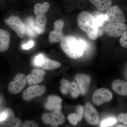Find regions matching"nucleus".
<instances>
[{
    "mask_svg": "<svg viewBox=\"0 0 127 127\" xmlns=\"http://www.w3.org/2000/svg\"><path fill=\"white\" fill-rule=\"evenodd\" d=\"M42 122L46 124H50L53 127L62 125L65 122V116L60 110L49 113L43 114L42 116Z\"/></svg>",
    "mask_w": 127,
    "mask_h": 127,
    "instance_id": "20e7f679",
    "label": "nucleus"
},
{
    "mask_svg": "<svg viewBox=\"0 0 127 127\" xmlns=\"http://www.w3.org/2000/svg\"><path fill=\"white\" fill-rule=\"evenodd\" d=\"M61 86L60 87V91L64 95H66L69 92L70 83L67 80L63 79L61 82Z\"/></svg>",
    "mask_w": 127,
    "mask_h": 127,
    "instance_id": "5701e85b",
    "label": "nucleus"
},
{
    "mask_svg": "<svg viewBox=\"0 0 127 127\" xmlns=\"http://www.w3.org/2000/svg\"><path fill=\"white\" fill-rule=\"evenodd\" d=\"M95 22L99 28V27H101L104 24V22H106V15L102 14V13H100V14H96L94 16Z\"/></svg>",
    "mask_w": 127,
    "mask_h": 127,
    "instance_id": "b1692460",
    "label": "nucleus"
},
{
    "mask_svg": "<svg viewBox=\"0 0 127 127\" xmlns=\"http://www.w3.org/2000/svg\"><path fill=\"white\" fill-rule=\"evenodd\" d=\"M27 22L28 24L37 34H42L45 32V27H41L37 25L34 19L31 17L28 18Z\"/></svg>",
    "mask_w": 127,
    "mask_h": 127,
    "instance_id": "412c9836",
    "label": "nucleus"
},
{
    "mask_svg": "<svg viewBox=\"0 0 127 127\" xmlns=\"http://www.w3.org/2000/svg\"><path fill=\"white\" fill-rule=\"evenodd\" d=\"M10 40V35L9 32L0 29V52H4L8 50Z\"/></svg>",
    "mask_w": 127,
    "mask_h": 127,
    "instance_id": "2eb2a0df",
    "label": "nucleus"
},
{
    "mask_svg": "<svg viewBox=\"0 0 127 127\" xmlns=\"http://www.w3.org/2000/svg\"><path fill=\"white\" fill-rule=\"evenodd\" d=\"M46 72L41 69H34L31 74L27 76V82L28 85H35L43 81Z\"/></svg>",
    "mask_w": 127,
    "mask_h": 127,
    "instance_id": "4468645a",
    "label": "nucleus"
},
{
    "mask_svg": "<svg viewBox=\"0 0 127 127\" xmlns=\"http://www.w3.org/2000/svg\"><path fill=\"white\" fill-rule=\"evenodd\" d=\"M118 120L120 123L127 125V113H120L118 116Z\"/></svg>",
    "mask_w": 127,
    "mask_h": 127,
    "instance_id": "2f4dec72",
    "label": "nucleus"
},
{
    "mask_svg": "<svg viewBox=\"0 0 127 127\" xmlns=\"http://www.w3.org/2000/svg\"><path fill=\"white\" fill-rule=\"evenodd\" d=\"M65 23L62 20H59L56 21L54 23V29H59L62 30L64 27Z\"/></svg>",
    "mask_w": 127,
    "mask_h": 127,
    "instance_id": "473e14b6",
    "label": "nucleus"
},
{
    "mask_svg": "<svg viewBox=\"0 0 127 127\" xmlns=\"http://www.w3.org/2000/svg\"><path fill=\"white\" fill-rule=\"evenodd\" d=\"M91 3L100 11H104L111 7L112 0H90Z\"/></svg>",
    "mask_w": 127,
    "mask_h": 127,
    "instance_id": "a211bd4d",
    "label": "nucleus"
},
{
    "mask_svg": "<svg viewBox=\"0 0 127 127\" xmlns=\"http://www.w3.org/2000/svg\"><path fill=\"white\" fill-rule=\"evenodd\" d=\"M69 92L72 97H77L80 93V90L77 84L74 82L70 83L69 89Z\"/></svg>",
    "mask_w": 127,
    "mask_h": 127,
    "instance_id": "4be33fe9",
    "label": "nucleus"
},
{
    "mask_svg": "<svg viewBox=\"0 0 127 127\" xmlns=\"http://www.w3.org/2000/svg\"><path fill=\"white\" fill-rule=\"evenodd\" d=\"M34 44H35V43H34V41H30L27 43L23 44L22 45V48L23 50H29L32 47H33Z\"/></svg>",
    "mask_w": 127,
    "mask_h": 127,
    "instance_id": "72a5a7b5",
    "label": "nucleus"
},
{
    "mask_svg": "<svg viewBox=\"0 0 127 127\" xmlns=\"http://www.w3.org/2000/svg\"><path fill=\"white\" fill-rule=\"evenodd\" d=\"M21 127H39L37 124L34 120H26L24 122L22 125Z\"/></svg>",
    "mask_w": 127,
    "mask_h": 127,
    "instance_id": "c756f323",
    "label": "nucleus"
},
{
    "mask_svg": "<svg viewBox=\"0 0 127 127\" xmlns=\"http://www.w3.org/2000/svg\"><path fill=\"white\" fill-rule=\"evenodd\" d=\"M42 9H43V12L44 14H45L48 11V9L50 8V5L48 2H44L42 4Z\"/></svg>",
    "mask_w": 127,
    "mask_h": 127,
    "instance_id": "f704fd0d",
    "label": "nucleus"
},
{
    "mask_svg": "<svg viewBox=\"0 0 127 127\" xmlns=\"http://www.w3.org/2000/svg\"><path fill=\"white\" fill-rule=\"evenodd\" d=\"M120 43L122 46L127 48V31H125L122 35L120 40Z\"/></svg>",
    "mask_w": 127,
    "mask_h": 127,
    "instance_id": "c85d7f7f",
    "label": "nucleus"
},
{
    "mask_svg": "<svg viewBox=\"0 0 127 127\" xmlns=\"http://www.w3.org/2000/svg\"><path fill=\"white\" fill-rule=\"evenodd\" d=\"M62 100L60 97L56 95H50L47 97V100L45 104V107L50 111H61L62 108Z\"/></svg>",
    "mask_w": 127,
    "mask_h": 127,
    "instance_id": "ddd939ff",
    "label": "nucleus"
},
{
    "mask_svg": "<svg viewBox=\"0 0 127 127\" xmlns=\"http://www.w3.org/2000/svg\"><path fill=\"white\" fill-rule=\"evenodd\" d=\"M84 113L85 119L89 124L96 125L98 123L99 120L98 113L92 104L89 103L86 104Z\"/></svg>",
    "mask_w": 127,
    "mask_h": 127,
    "instance_id": "9d476101",
    "label": "nucleus"
},
{
    "mask_svg": "<svg viewBox=\"0 0 127 127\" xmlns=\"http://www.w3.org/2000/svg\"><path fill=\"white\" fill-rule=\"evenodd\" d=\"M116 127H127V125H119L116 126Z\"/></svg>",
    "mask_w": 127,
    "mask_h": 127,
    "instance_id": "c9c22d12",
    "label": "nucleus"
},
{
    "mask_svg": "<svg viewBox=\"0 0 127 127\" xmlns=\"http://www.w3.org/2000/svg\"><path fill=\"white\" fill-rule=\"evenodd\" d=\"M84 108L82 105H78L76 108V112L68 115L67 119L73 126L77 125L78 122H81L84 114Z\"/></svg>",
    "mask_w": 127,
    "mask_h": 127,
    "instance_id": "f3484780",
    "label": "nucleus"
},
{
    "mask_svg": "<svg viewBox=\"0 0 127 127\" xmlns=\"http://www.w3.org/2000/svg\"><path fill=\"white\" fill-rule=\"evenodd\" d=\"M127 29V26L124 23L114 22L108 23L106 26L105 32L108 36L117 37L122 36Z\"/></svg>",
    "mask_w": 127,
    "mask_h": 127,
    "instance_id": "6e6552de",
    "label": "nucleus"
},
{
    "mask_svg": "<svg viewBox=\"0 0 127 127\" xmlns=\"http://www.w3.org/2000/svg\"><path fill=\"white\" fill-rule=\"evenodd\" d=\"M61 64L58 62L51 60L45 57L43 62L40 68L46 70H52L59 68Z\"/></svg>",
    "mask_w": 127,
    "mask_h": 127,
    "instance_id": "aec40b11",
    "label": "nucleus"
},
{
    "mask_svg": "<svg viewBox=\"0 0 127 127\" xmlns=\"http://www.w3.org/2000/svg\"><path fill=\"white\" fill-rule=\"evenodd\" d=\"M36 22L37 25L41 27H45L47 23V20L45 14H41L36 16Z\"/></svg>",
    "mask_w": 127,
    "mask_h": 127,
    "instance_id": "393cba45",
    "label": "nucleus"
},
{
    "mask_svg": "<svg viewBox=\"0 0 127 127\" xmlns=\"http://www.w3.org/2000/svg\"><path fill=\"white\" fill-rule=\"evenodd\" d=\"M45 57L44 55L41 54H39L35 57L33 61L34 66L37 67H40L42 64Z\"/></svg>",
    "mask_w": 127,
    "mask_h": 127,
    "instance_id": "bb28decb",
    "label": "nucleus"
},
{
    "mask_svg": "<svg viewBox=\"0 0 127 127\" xmlns=\"http://www.w3.org/2000/svg\"><path fill=\"white\" fill-rule=\"evenodd\" d=\"M112 97V94L109 90L102 88L95 91L93 95L92 100L95 105L100 106L104 103L110 101Z\"/></svg>",
    "mask_w": 127,
    "mask_h": 127,
    "instance_id": "1a4fd4ad",
    "label": "nucleus"
},
{
    "mask_svg": "<svg viewBox=\"0 0 127 127\" xmlns=\"http://www.w3.org/2000/svg\"><path fill=\"white\" fill-rule=\"evenodd\" d=\"M61 42L62 49L72 59H78L81 57L87 46L86 42L84 40H78L72 36H65Z\"/></svg>",
    "mask_w": 127,
    "mask_h": 127,
    "instance_id": "f257e3e1",
    "label": "nucleus"
},
{
    "mask_svg": "<svg viewBox=\"0 0 127 127\" xmlns=\"http://www.w3.org/2000/svg\"><path fill=\"white\" fill-rule=\"evenodd\" d=\"M7 116L4 120L0 122V127H21V121L15 117V113L11 109L6 108Z\"/></svg>",
    "mask_w": 127,
    "mask_h": 127,
    "instance_id": "9b49d317",
    "label": "nucleus"
},
{
    "mask_svg": "<svg viewBox=\"0 0 127 127\" xmlns=\"http://www.w3.org/2000/svg\"><path fill=\"white\" fill-rule=\"evenodd\" d=\"M26 25V34L30 37H34L36 36L37 34L32 30L28 23Z\"/></svg>",
    "mask_w": 127,
    "mask_h": 127,
    "instance_id": "cd10ccee",
    "label": "nucleus"
},
{
    "mask_svg": "<svg viewBox=\"0 0 127 127\" xmlns=\"http://www.w3.org/2000/svg\"><path fill=\"white\" fill-rule=\"evenodd\" d=\"M77 22L80 29L86 33L89 39L92 40L97 39L99 29L92 14L88 11L82 12L78 16Z\"/></svg>",
    "mask_w": 127,
    "mask_h": 127,
    "instance_id": "f03ea898",
    "label": "nucleus"
},
{
    "mask_svg": "<svg viewBox=\"0 0 127 127\" xmlns=\"http://www.w3.org/2000/svg\"><path fill=\"white\" fill-rule=\"evenodd\" d=\"M75 79L80 90V93L82 95H85L87 92L91 83V77L88 75L79 74L77 75Z\"/></svg>",
    "mask_w": 127,
    "mask_h": 127,
    "instance_id": "f8f14e48",
    "label": "nucleus"
},
{
    "mask_svg": "<svg viewBox=\"0 0 127 127\" xmlns=\"http://www.w3.org/2000/svg\"><path fill=\"white\" fill-rule=\"evenodd\" d=\"M34 14L36 16L43 14L42 4L40 3H38L35 5L34 7Z\"/></svg>",
    "mask_w": 127,
    "mask_h": 127,
    "instance_id": "7c9ffc66",
    "label": "nucleus"
},
{
    "mask_svg": "<svg viewBox=\"0 0 127 127\" xmlns=\"http://www.w3.org/2000/svg\"><path fill=\"white\" fill-rule=\"evenodd\" d=\"M5 22L6 25L14 31L20 38L23 39L26 35V25L18 16H10L6 18Z\"/></svg>",
    "mask_w": 127,
    "mask_h": 127,
    "instance_id": "7ed1b4c3",
    "label": "nucleus"
},
{
    "mask_svg": "<svg viewBox=\"0 0 127 127\" xmlns=\"http://www.w3.org/2000/svg\"><path fill=\"white\" fill-rule=\"evenodd\" d=\"M106 17V21L108 23L118 22L125 23L126 18L122 11L117 5L111 6L107 10L105 14Z\"/></svg>",
    "mask_w": 127,
    "mask_h": 127,
    "instance_id": "39448f33",
    "label": "nucleus"
},
{
    "mask_svg": "<svg viewBox=\"0 0 127 127\" xmlns=\"http://www.w3.org/2000/svg\"><path fill=\"white\" fill-rule=\"evenodd\" d=\"M46 91V88L44 86L36 84L31 85L23 92L22 97L25 101H29L35 98L43 95Z\"/></svg>",
    "mask_w": 127,
    "mask_h": 127,
    "instance_id": "0eeeda50",
    "label": "nucleus"
},
{
    "mask_svg": "<svg viewBox=\"0 0 127 127\" xmlns=\"http://www.w3.org/2000/svg\"><path fill=\"white\" fill-rule=\"evenodd\" d=\"M112 88L114 91L122 96H127V81L120 79L114 81L112 83Z\"/></svg>",
    "mask_w": 127,
    "mask_h": 127,
    "instance_id": "dca6fc26",
    "label": "nucleus"
},
{
    "mask_svg": "<svg viewBox=\"0 0 127 127\" xmlns=\"http://www.w3.org/2000/svg\"><path fill=\"white\" fill-rule=\"evenodd\" d=\"M65 37L63 32V30L54 29L50 32L49 36V40L51 43H55L61 41Z\"/></svg>",
    "mask_w": 127,
    "mask_h": 127,
    "instance_id": "6ab92c4d",
    "label": "nucleus"
},
{
    "mask_svg": "<svg viewBox=\"0 0 127 127\" xmlns=\"http://www.w3.org/2000/svg\"><path fill=\"white\" fill-rule=\"evenodd\" d=\"M117 119L113 118L107 119L103 121L101 124V127H109L114 125L117 122Z\"/></svg>",
    "mask_w": 127,
    "mask_h": 127,
    "instance_id": "a878e982",
    "label": "nucleus"
},
{
    "mask_svg": "<svg viewBox=\"0 0 127 127\" xmlns=\"http://www.w3.org/2000/svg\"><path fill=\"white\" fill-rule=\"evenodd\" d=\"M27 83L26 75L23 73H18L16 75L14 80L10 82L8 91L12 94H17L23 91Z\"/></svg>",
    "mask_w": 127,
    "mask_h": 127,
    "instance_id": "423d86ee",
    "label": "nucleus"
}]
</instances>
